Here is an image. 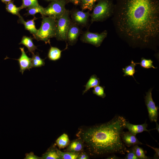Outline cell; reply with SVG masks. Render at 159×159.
Returning <instances> with one entry per match:
<instances>
[{"label": "cell", "instance_id": "39", "mask_svg": "<svg viewBox=\"0 0 159 159\" xmlns=\"http://www.w3.org/2000/svg\"><path fill=\"white\" fill-rule=\"evenodd\" d=\"M48 0V1H49V0Z\"/></svg>", "mask_w": 159, "mask_h": 159}, {"label": "cell", "instance_id": "20", "mask_svg": "<svg viewBox=\"0 0 159 159\" xmlns=\"http://www.w3.org/2000/svg\"><path fill=\"white\" fill-rule=\"evenodd\" d=\"M70 141L68 135L64 133L60 136L56 140V143L59 149L64 148L67 147Z\"/></svg>", "mask_w": 159, "mask_h": 159}, {"label": "cell", "instance_id": "31", "mask_svg": "<svg viewBox=\"0 0 159 159\" xmlns=\"http://www.w3.org/2000/svg\"><path fill=\"white\" fill-rule=\"evenodd\" d=\"M127 154L125 157V159H138L135 155L132 148L127 150Z\"/></svg>", "mask_w": 159, "mask_h": 159}, {"label": "cell", "instance_id": "21", "mask_svg": "<svg viewBox=\"0 0 159 159\" xmlns=\"http://www.w3.org/2000/svg\"><path fill=\"white\" fill-rule=\"evenodd\" d=\"M44 60L45 59H42L40 57L38 53L32 54L31 58L32 67H39L44 66Z\"/></svg>", "mask_w": 159, "mask_h": 159}, {"label": "cell", "instance_id": "36", "mask_svg": "<svg viewBox=\"0 0 159 159\" xmlns=\"http://www.w3.org/2000/svg\"><path fill=\"white\" fill-rule=\"evenodd\" d=\"M107 159H120V158L115 156V155L113 154H112L111 155L109 156Z\"/></svg>", "mask_w": 159, "mask_h": 159}, {"label": "cell", "instance_id": "19", "mask_svg": "<svg viewBox=\"0 0 159 159\" xmlns=\"http://www.w3.org/2000/svg\"><path fill=\"white\" fill-rule=\"evenodd\" d=\"M42 159H60L57 151V148L54 147L49 149L43 154Z\"/></svg>", "mask_w": 159, "mask_h": 159}, {"label": "cell", "instance_id": "32", "mask_svg": "<svg viewBox=\"0 0 159 159\" xmlns=\"http://www.w3.org/2000/svg\"><path fill=\"white\" fill-rule=\"evenodd\" d=\"M25 159H42V158L39 157L34 155L33 152H31L26 154V157Z\"/></svg>", "mask_w": 159, "mask_h": 159}, {"label": "cell", "instance_id": "29", "mask_svg": "<svg viewBox=\"0 0 159 159\" xmlns=\"http://www.w3.org/2000/svg\"><path fill=\"white\" fill-rule=\"evenodd\" d=\"M153 62L150 59H146L143 57L141 59V62L140 63H136L137 64H140V66L145 68L149 69L153 68L156 69L157 67H155L153 64Z\"/></svg>", "mask_w": 159, "mask_h": 159}, {"label": "cell", "instance_id": "23", "mask_svg": "<svg viewBox=\"0 0 159 159\" xmlns=\"http://www.w3.org/2000/svg\"><path fill=\"white\" fill-rule=\"evenodd\" d=\"M131 64L126 66L125 68L122 69V72L124 73L123 76L125 77L126 76H131L135 79L134 77V74L135 72H137L135 69V67L137 64L136 63L134 62L132 60L131 61Z\"/></svg>", "mask_w": 159, "mask_h": 159}, {"label": "cell", "instance_id": "10", "mask_svg": "<svg viewBox=\"0 0 159 159\" xmlns=\"http://www.w3.org/2000/svg\"><path fill=\"white\" fill-rule=\"evenodd\" d=\"M81 32L79 26L71 20L67 35L66 41L69 45L72 46L76 44Z\"/></svg>", "mask_w": 159, "mask_h": 159}, {"label": "cell", "instance_id": "25", "mask_svg": "<svg viewBox=\"0 0 159 159\" xmlns=\"http://www.w3.org/2000/svg\"><path fill=\"white\" fill-rule=\"evenodd\" d=\"M6 9L9 12L18 16L20 15L19 11L21 10L19 7H17L14 5L13 1H11L6 4Z\"/></svg>", "mask_w": 159, "mask_h": 159}, {"label": "cell", "instance_id": "15", "mask_svg": "<svg viewBox=\"0 0 159 159\" xmlns=\"http://www.w3.org/2000/svg\"><path fill=\"white\" fill-rule=\"evenodd\" d=\"M84 143L80 139L74 140L70 142L67 146V150L68 151L73 152H80L83 148Z\"/></svg>", "mask_w": 159, "mask_h": 159}, {"label": "cell", "instance_id": "33", "mask_svg": "<svg viewBox=\"0 0 159 159\" xmlns=\"http://www.w3.org/2000/svg\"><path fill=\"white\" fill-rule=\"evenodd\" d=\"M148 146L151 148L153 149L155 152V154L154 155L153 158L155 159H158L159 158V149L158 148H154V147H152L149 145L146 144V145Z\"/></svg>", "mask_w": 159, "mask_h": 159}, {"label": "cell", "instance_id": "6", "mask_svg": "<svg viewBox=\"0 0 159 159\" xmlns=\"http://www.w3.org/2000/svg\"><path fill=\"white\" fill-rule=\"evenodd\" d=\"M66 0H52L46 8H44L42 16L56 19L61 16L66 11Z\"/></svg>", "mask_w": 159, "mask_h": 159}, {"label": "cell", "instance_id": "34", "mask_svg": "<svg viewBox=\"0 0 159 159\" xmlns=\"http://www.w3.org/2000/svg\"><path fill=\"white\" fill-rule=\"evenodd\" d=\"M89 157L85 152H81L80 153L77 159H88Z\"/></svg>", "mask_w": 159, "mask_h": 159}, {"label": "cell", "instance_id": "22", "mask_svg": "<svg viewBox=\"0 0 159 159\" xmlns=\"http://www.w3.org/2000/svg\"><path fill=\"white\" fill-rule=\"evenodd\" d=\"M57 151L60 159H77L80 152L69 151L63 152L57 149Z\"/></svg>", "mask_w": 159, "mask_h": 159}, {"label": "cell", "instance_id": "26", "mask_svg": "<svg viewBox=\"0 0 159 159\" xmlns=\"http://www.w3.org/2000/svg\"><path fill=\"white\" fill-rule=\"evenodd\" d=\"M98 0H81L80 4L83 10L88 9L92 11L95 6V2Z\"/></svg>", "mask_w": 159, "mask_h": 159}, {"label": "cell", "instance_id": "13", "mask_svg": "<svg viewBox=\"0 0 159 159\" xmlns=\"http://www.w3.org/2000/svg\"><path fill=\"white\" fill-rule=\"evenodd\" d=\"M147 127L148 124L146 122L142 124L135 125L126 121L125 125V128L127 129L129 132L135 135L143 131L149 132L150 130H148L147 129Z\"/></svg>", "mask_w": 159, "mask_h": 159}, {"label": "cell", "instance_id": "35", "mask_svg": "<svg viewBox=\"0 0 159 159\" xmlns=\"http://www.w3.org/2000/svg\"><path fill=\"white\" fill-rule=\"evenodd\" d=\"M67 2H71L74 5H78L80 4L81 0H66Z\"/></svg>", "mask_w": 159, "mask_h": 159}, {"label": "cell", "instance_id": "28", "mask_svg": "<svg viewBox=\"0 0 159 159\" xmlns=\"http://www.w3.org/2000/svg\"><path fill=\"white\" fill-rule=\"evenodd\" d=\"M22 4L19 8L20 10L24 9L38 6V0H21Z\"/></svg>", "mask_w": 159, "mask_h": 159}, {"label": "cell", "instance_id": "24", "mask_svg": "<svg viewBox=\"0 0 159 159\" xmlns=\"http://www.w3.org/2000/svg\"><path fill=\"white\" fill-rule=\"evenodd\" d=\"M135 155L138 159H149L150 158L146 155L143 149L139 147L138 145H135L131 147Z\"/></svg>", "mask_w": 159, "mask_h": 159}, {"label": "cell", "instance_id": "27", "mask_svg": "<svg viewBox=\"0 0 159 159\" xmlns=\"http://www.w3.org/2000/svg\"><path fill=\"white\" fill-rule=\"evenodd\" d=\"M44 8L39 5L38 6L28 8L26 9L27 12L25 14L26 16L34 15L36 14L40 13L41 15L44 11Z\"/></svg>", "mask_w": 159, "mask_h": 159}, {"label": "cell", "instance_id": "5", "mask_svg": "<svg viewBox=\"0 0 159 159\" xmlns=\"http://www.w3.org/2000/svg\"><path fill=\"white\" fill-rule=\"evenodd\" d=\"M70 12L66 9L60 16L56 19V36L59 41H66L67 33L70 25L71 19Z\"/></svg>", "mask_w": 159, "mask_h": 159}, {"label": "cell", "instance_id": "8", "mask_svg": "<svg viewBox=\"0 0 159 159\" xmlns=\"http://www.w3.org/2000/svg\"><path fill=\"white\" fill-rule=\"evenodd\" d=\"M152 89H150L146 92L145 98V102L150 121L152 122H157L158 120V107L156 106L155 103L153 100L152 96Z\"/></svg>", "mask_w": 159, "mask_h": 159}, {"label": "cell", "instance_id": "11", "mask_svg": "<svg viewBox=\"0 0 159 159\" xmlns=\"http://www.w3.org/2000/svg\"><path fill=\"white\" fill-rule=\"evenodd\" d=\"M19 49L21 52V54L18 59L20 67L19 72L23 74L24 72L26 69L30 70L32 68L31 58L29 57L26 55L24 50V48L20 47Z\"/></svg>", "mask_w": 159, "mask_h": 159}, {"label": "cell", "instance_id": "12", "mask_svg": "<svg viewBox=\"0 0 159 159\" xmlns=\"http://www.w3.org/2000/svg\"><path fill=\"white\" fill-rule=\"evenodd\" d=\"M122 140L125 145L128 147L132 146L135 145H141L143 143L134 135L129 131H123L121 135Z\"/></svg>", "mask_w": 159, "mask_h": 159}, {"label": "cell", "instance_id": "7", "mask_svg": "<svg viewBox=\"0 0 159 159\" xmlns=\"http://www.w3.org/2000/svg\"><path fill=\"white\" fill-rule=\"evenodd\" d=\"M107 34V32L106 30L100 33L87 31L84 32L81 35L80 40L83 42L90 44L98 47L100 46Z\"/></svg>", "mask_w": 159, "mask_h": 159}, {"label": "cell", "instance_id": "14", "mask_svg": "<svg viewBox=\"0 0 159 159\" xmlns=\"http://www.w3.org/2000/svg\"><path fill=\"white\" fill-rule=\"evenodd\" d=\"M18 17V23L23 24L25 29L28 30L31 34H32L33 35L36 34L37 29L36 27L34 21L37 18L34 16L32 19L26 21H24L23 17L20 15Z\"/></svg>", "mask_w": 159, "mask_h": 159}, {"label": "cell", "instance_id": "2", "mask_svg": "<svg viewBox=\"0 0 159 159\" xmlns=\"http://www.w3.org/2000/svg\"><path fill=\"white\" fill-rule=\"evenodd\" d=\"M126 121L123 116L117 115L104 123L80 129L77 135L83 141L92 156L124 155L127 149L121 135Z\"/></svg>", "mask_w": 159, "mask_h": 159}, {"label": "cell", "instance_id": "1", "mask_svg": "<svg viewBox=\"0 0 159 159\" xmlns=\"http://www.w3.org/2000/svg\"><path fill=\"white\" fill-rule=\"evenodd\" d=\"M112 20L118 35L129 44L147 47L158 44L159 0H119Z\"/></svg>", "mask_w": 159, "mask_h": 159}, {"label": "cell", "instance_id": "3", "mask_svg": "<svg viewBox=\"0 0 159 159\" xmlns=\"http://www.w3.org/2000/svg\"><path fill=\"white\" fill-rule=\"evenodd\" d=\"M42 18L41 26L36 34L33 36L38 41L50 44V39L55 37L56 36V19L44 16H42Z\"/></svg>", "mask_w": 159, "mask_h": 159}, {"label": "cell", "instance_id": "38", "mask_svg": "<svg viewBox=\"0 0 159 159\" xmlns=\"http://www.w3.org/2000/svg\"><path fill=\"white\" fill-rule=\"evenodd\" d=\"M1 1L3 3H4L6 4H7V3H8L12 1L11 0H1Z\"/></svg>", "mask_w": 159, "mask_h": 159}, {"label": "cell", "instance_id": "30", "mask_svg": "<svg viewBox=\"0 0 159 159\" xmlns=\"http://www.w3.org/2000/svg\"><path fill=\"white\" fill-rule=\"evenodd\" d=\"M92 90L94 94L102 98H105L106 96V94L104 92V87L97 85L94 87Z\"/></svg>", "mask_w": 159, "mask_h": 159}, {"label": "cell", "instance_id": "4", "mask_svg": "<svg viewBox=\"0 0 159 159\" xmlns=\"http://www.w3.org/2000/svg\"><path fill=\"white\" fill-rule=\"evenodd\" d=\"M115 6L109 0H100L90 14L91 23L102 21L112 16Z\"/></svg>", "mask_w": 159, "mask_h": 159}, {"label": "cell", "instance_id": "37", "mask_svg": "<svg viewBox=\"0 0 159 159\" xmlns=\"http://www.w3.org/2000/svg\"><path fill=\"white\" fill-rule=\"evenodd\" d=\"M156 123V128L155 129L157 131H158V132H159V125L158 123L157 122H155Z\"/></svg>", "mask_w": 159, "mask_h": 159}, {"label": "cell", "instance_id": "16", "mask_svg": "<svg viewBox=\"0 0 159 159\" xmlns=\"http://www.w3.org/2000/svg\"><path fill=\"white\" fill-rule=\"evenodd\" d=\"M33 39L31 37L24 36L19 43V44H23L26 47L28 51L32 54H34L35 50L37 49V46L34 45L33 42Z\"/></svg>", "mask_w": 159, "mask_h": 159}, {"label": "cell", "instance_id": "9", "mask_svg": "<svg viewBox=\"0 0 159 159\" xmlns=\"http://www.w3.org/2000/svg\"><path fill=\"white\" fill-rule=\"evenodd\" d=\"M90 14L89 11L84 12L82 11L75 10L71 12V20L79 26H84L88 22Z\"/></svg>", "mask_w": 159, "mask_h": 159}, {"label": "cell", "instance_id": "17", "mask_svg": "<svg viewBox=\"0 0 159 159\" xmlns=\"http://www.w3.org/2000/svg\"><path fill=\"white\" fill-rule=\"evenodd\" d=\"M100 81L99 78L97 77L95 74L92 75L85 86V89L83 92V95L92 88L94 87L99 85Z\"/></svg>", "mask_w": 159, "mask_h": 159}, {"label": "cell", "instance_id": "18", "mask_svg": "<svg viewBox=\"0 0 159 159\" xmlns=\"http://www.w3.org/2000/svg\"><path fill=\"white\" fill-rule=\"evenodd\" d=\"M62 51L56 47H51L48 54V57L51 60L57 61L61 58Z\"/></svg>", "mask_w": 159, "mask_h": 159}]
</instances>
